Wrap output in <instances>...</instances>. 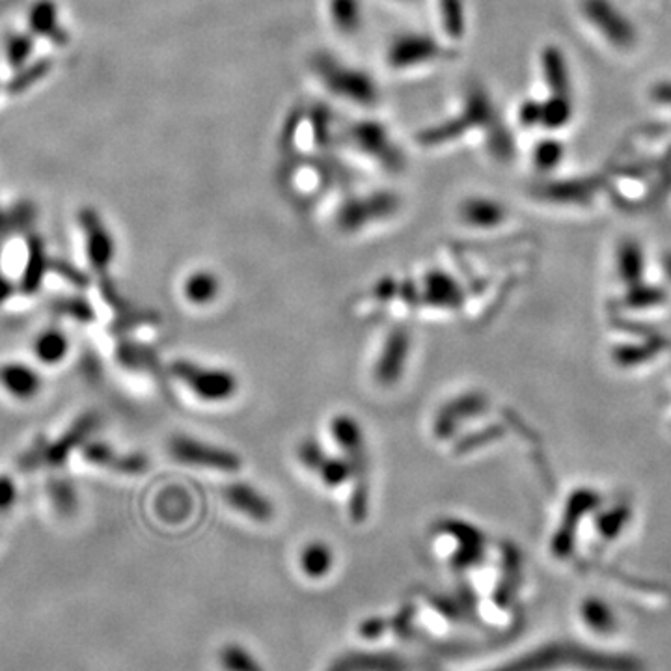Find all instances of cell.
Listing matches in <instances>:
<instances>
[{
	"mask_svg": "<svg viewBox=\"0 0 671 671\" xmlns=\"http://www.w3.org/2000/svg\"><path fill=\"white\" fill-rule=\"evenodd\" d=\"M332 437L336 440L338 448L342 450L343 459L351 468V481H353V496H351V519L360 524L368 517V506H370V485H368V450H366V437L362 431V425L355 416L351 414H336L330 422Z\"/></svg>",
	"mask_w": 671,
	"mask_h": 671,
	"instance_id": "6da1fadb",
	"label": "cell"
},
{
	"mask_svg": "<svg viewBox=\"0 0 671 671\" xmlns=\"http://www.w3.org/2000/svg\"><path fill=\"white\" fill-rule=\"evenodd\" d=\"M170 375L178 379L192 396L206 403L228 401L239 390V381L233 371L204 366L185 358L170 364Z\"/></svg>",
	"mask_w": 671,
	"mask_h": 671,
	"instance_id": "7a4b0ae2",
	"label": "cell"
},
{
	"mask_svg": "<svg viewBox=\"0 0 671 671\" xmlns=\"http://www.w3.org/2000/svg\"><path fill=\"white\" fill-rule=\"evenodd\" d=\"M168 452L179 465L196 466L217 472H239L243 461L237 453L211 442L192 439L189 435H174L168 440Z\"/></svg>",
	"mask_w": 671,
	"mask_h": 671,
	"instance_id": "3957f363",
	"label": "cell"
},
{
	"mask_svg": "<svg viewBox=\"0 0 671 671\" xmlns=\"http://www.w3.org/2000/svg\"><path fill=\"white\" fill-rule=\"evenodd\" d=\"M412 338L407 327H396L383 343L373 377L381 386H394L403 377L411 357Z\"/></svg>",
	"mask_w": 671,
	"mask_h": 671,
	"instance_id": "277c9868",
	"label": "cell"
},
{
	"mask_svg": "<svg viewBox=\"0 0 671 671\" xmlns=\"http://www.w3.org/2000/svg\"><path fill=\"white\" fill-rule=\"evenodd\" d=\"M485 411H487V398L481 392L461 394L440 407L433 422V433L437 439H450L461 425Z\"/></svg>",
	"mask_w": 671,
	"mask_h": 671,
	"instance_id": "5b68a950",
	"label": "cell"
},
{
	"mask_svg": "<svg viewBox=\"0 0 671 671\" xmlns=\"http://www.w3.org/2000/svg\"><path fill=\"white\" fill-rule=\"evenodd\" d=\"M416 288V286H414ZM465 302V293L450 274L431 271L424 276L422 286L416 288V304H425L437 310H457Z\"/></svg>",
	"mask_w": 671,
	"mask_h": 671,
	"instance_id": "8992f818",
	"label": "cell"
},
{
	"mask_svg": "<svg viewBox=\"0 0 671 671\" xmlns=\"http://www.w3.org/2000/svg\"><path fill=\"white\" fill-rule=\"evenodd\" d=\"M97 427H99V416L96 412H86L81 418H77L60 439L45 444V465H64L71 453L77 448H83Z\"/></svg>",
	"mask_w": 671,
	"mask_h": 671,
	"instance_id": "52a82bcc",
	"label": "cell"
},
{
	"mask_svg": "<svg viewBox=\"0 0 671 671\" xmlns=\"http://www.w3.org/2000/svg\"><path fill=\"white\" fill-rule=\"evenodd\" d=\"M222 496L233 511L241 513L250 521L269 522L274 517L273 502L261 493L260 489L248 483H243V481L230 483L224 487Z\"/></svg>",
	"mask_w": 671,
	"mask_h": 671,
	"instance_id": "ba28073f",
	"label": "cell"
},
{
	"mask_svg": "<svg viewBox=\"0 0 671 671\" xmlns=\"http://www.w3.org/2000/svg\"><path fill=\"white\" fill-rule=\"evenodd\" d=\"M83 457L90 465L101 466L120 474H142L148 468V459L140 453L116 452L105 442H86L83 448Z\"/></svg>",
	"mask_w": 671,
	"mask_h": 671,
	"instance_id": "9c48e42d",
	"label": "cell"
},
{
	"mask_svg": "<svg viewBox=\"0 0 671 671\" xmlns=\"http://www.w3.org/2000/svg\"><path fill=\"white\" fill-rule=\"evenodd\" d=\"M440 532L450 535L457 543L455 554H453V565L455 569H466L472 563H478L483 556V534L476 526L466 521L448 519L440 524Z\"/></svg>",
	"mask_w": 671,
	"mask_h": 671,
	"instance_id": "30bf717a",
	"label": "cell"
},
{
	"mask_svg": "<svg viewBox=\"0 0 671 671\" xmlns=\"http://www.w3.org/2000/svg\"><path fill=\"white\" fill-rule=\"evenodd\" d=\"M0 386L15 399L36 398L42 392L40 373L25 362H6L0 366Z\"/></svg>",
	"mask_w": 671,
	"mask_h": 671,
	"instance_id": "8fae6325",
	"label": "cell"
},
{
	"mask_svg": "<svg viewBox=\"0 0 671 671\" xmlns=\"http://www.w3.org/2000/svg\"><path fill=\"white\" fill-rule=\"evenodd\" d=\"M219 276L211 271H196L183 282V297L194 306H207L219 297Z\"/></svg>",
	"mask_w": 671,
	"mask_h": 671,
	"instance_id": "7c38bea8",
	"label": "cell"
},
{
	"mask_svg": "<svg viewBox=\"0 0 671 671\" xmlns=\"http://www.w3.org/2000/svg\"><path fill=\"white\" fill-rule=\"evenodd\" d=\"M334 563L332 548L323 541H312L301 550V569L308 578L329 575Z\"/></svg>",
	"mask_w": 671,
	"mask_h": 671,
	"instance_id": "4fadbf2b",
	"label": "cell"
},
{
	"mask_svg": "<svg viewBox=\"0 0 671 671\" xmlns=\"http://www.w3.org/2000/svg\"><path fill=\"white\" fill-rule=\"evenodd\" d=\"M68 336L58 329L43 330L34 343V353L43 364H58L68 355Z\"/></svg>",
	"mask_w": 671,
	"mask_h": 671,
	"instance_id": "5bb4252c",
	"label": "cell"
},
{
	"mask_svg": "<svg viewBox=\"0 0 671 671\" xmlns=\"http://www.w3.org/2000/svg\"><path fill=\"white\" fill-rule=\"evenodd\" d=\"M28 254L30 256H28L27 267H25L23 280H21V289L30 295L42 288L43 276L47 273V256L40 243H32Z\"/></svg>",
	"mask_w": 671,
	"mask_h": 671,
	"instance_id": "9a60e30c",
	"label": "cell"
},
{
	"mask_svg": "<svg viewBox=\"0 0 671 671\" xmlns=\"http://www.w3.org/2000/svg\"><path fill=\"white\" fill-rule=\"evenodd\" d=\"M319 476L321 483L329 489H338L343 483L351 481V468L347 465L345 459L340 457H330L323 461V465L319 466V470L315 472Z\"/></svg>",
	"mask_w": 671,
	"mask_h": 671,
	"instance_id": "2e32d148",
	"label": "cell"
},
{
	"mask_svg": "<svg viewBox=\"0 0 671 671\" xmlns=\"http://www.w3.org/2000/svg\"><path fill=\"white\" fill-rule=\"evenodd\" d=\"M463 219L476 228H489L502 219L500 207L489 204V202H470L463 209Z\"/></svg>",
	"mask_w": 671,
	"mask_h": 671,
	"instance_id": "e0dca14e",
	"label": "cell"
},
{
	"mask_svg": "<svg viewBox=\"0 0 671 671\" xmlns=\"http://www.w3.org/2000/svg\"><path fill=\"white\" fill-rule=\"evenodd\" d=\"M49 498L60 515H71L77 507V494L66 480H55L49 485Z\"/></svg>",
	"mask_w": 671,
	"mask_h": 671,
	"instance_id": "ac0fdd59",
	"label": "cell"
},
{
	"mask_svg": "<svg viewBox=\"0 0 671 671\" xmlns=\"http://www.w3.org/2000/svg\"><path fill=\"white\" fill-rule=\"evenodd\" d=\"M55 312L62 315H68L71 319L77 321H92L94 319V308L79 297H66V299H56L53 302Z\"/></svg>",
	"mask_w": 671,
	"mask_h": 671,
	"instance_id": "d6986e66",
	"label": "cell"
},
{
	"mask_svg": "<svg viewBox=\"0 0 671 671\" xmlns=\"http://www.w3.org/2000/svg\"><path fill=\"white\" fill-rule=\"evenodd\" d=\"M297 459L301 461V465L310 470V472H317L319 466L323 465V461L327 459V452L323 450V446L314 439L302 440L301 444L297 446Z\"/></svg>",
	"mask_w": 671,
	"mask_h": 671,
	"instance_id": "ffe728a7",
	"label": "cell"
},
{
	"mask_svg": "<svg viewBox=\"0 0 671 671\" xmlns=\"http://www.w3.org/2000/svg\"><path fill=\"white\" fill-rule=\"evenodd\" d=\"M19 496L17 480L10 474H0V521L14 509Z\"/></svg>",
	"mask_w": 671,
	"mask_h": 671,
	"instance_id": "44dd1931",
	"label": "cell"
},
{
	"mask_svg": "<svg viewBox=\"0 0 671 671\" xmlns=\"http://www.w3.org/2000/svg\"><path fill=\"white\" fill-rule=\"evenodd\" d=\"M12 293H14V284L4 274L0 273V304L8 301L12 297Z\"/></svg>",
	"mask_w": 671,
	"mask_h": 671,
	"instance_id": "7402d4cb",
	"label": "cell"
}]
</instances>
